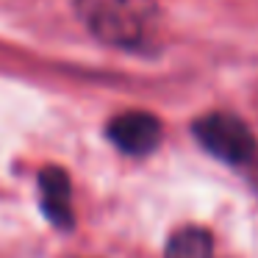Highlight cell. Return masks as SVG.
<instances>
[{"label":"cell","instance_id":"cell-1","mask_svg":"<svg viewBox=\"0 0 258 258\" xmlns=\"http://www.w3.org/2000/svg\"><path fill=\"white\" fill-rule=\"evenodd\" d=\"M75 12L97 42L128 53H147L161 28L156 0H75Z\"/></svg>","mask_w":258,"mask_h":258},{"label":"cell","instance_id":"cell-2","mask_svg":"<svg viewBox=\"0 0 258 258\" xmlns=\"http://www.w3.org/2000/svg\"><path fill=\"white\" fill-rule=\"evenodd\" d=\"M195 139L206 153L228 164H250L258 153L252 131L241 122L236 114L228 111H208L195 119L191 125Z\"/></svg>","mask_w":258,"mask_h":258},{"label":"cell","instance_id":"cell-3","mask_svg":"<svg viewBox=\"0 0 258 258\" xmlns=\"http://www.w3.org/2000/svg\"><path fill=\"white\" fill-rule=\"evenodd\" d=\"M108 139L128 156H150L161 142V122L150 111H122L108 119Z\"/></svg>","mask_w":258,"mask_h":258},{"label":"cell","instance_id":"cell-4","mask_svg":"<svg viewBox=\"0 0 258 258\" xmlns=\"http://www.w3.org/2000/svg\"><path fill=\"white\" fill-rule=\"evenodd\" d=\"M39 197L42 211L56 228H73V189L64 169L47 167L39 172Z\"/></svg>","mask_w":258,"mask_h":258},{"label":"cell","instance_id":"cell-5","mask_svg":"<svg viewBox=\"0 0 258 258\" xmlns=\"http://www.w3.org/2000/svg\"><path fill=\"white\" fill-rule=\"evenodd\" d=\"M167 258H214V239L206 228L186 225L167 241Z\"/></svg>","mask_w":258,"mask_h":258},{"label":"cell","instance_id":"cell-6","mask_svg":"<svg viewBox=\"0 0 258 258\" xmlns=\"http://www.w3.org/2000/svg\"><path fill=\"white\" fill-rule=\"evenodd\" d=\"M250 172H252V183H255V189H258V153H255V158L250 161Z\"/></svg>","mask_w":258,"mask_h":258}]
</instances>
